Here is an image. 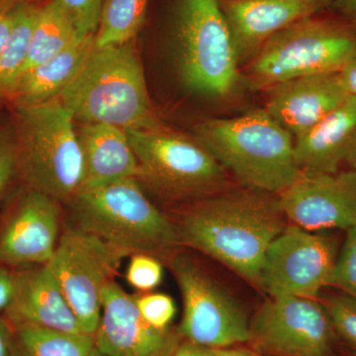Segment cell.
I'll return each instance as SVG.
<instances>
[{
	"instance_id": "obj_1",
	"label": "cell",
	"mask_w": 356,
	"mask_h": 356,
	"mask_svg": "<svg viewBox=\"0 0 356 356\" xmlns=\"http://www.w3.org/2000/svg\"><path fill=\"white\" fill-rule=\"evenodd\" d=\"M278 199L250 191L201 201L177 227L179 242L259 284L267 248L285 226Z\"/></svg>"
},
{
	"instance_id": "obj_2",
	"label": "cell",
	"mask_w": 356,
	"mask_h": 356,
	"mask_svg": "<svg viewBox=\"0 0 356 356\" xmlns=\"http://www.w3.org/2000/svg\"><path fill=\"white\" fill-rule=\"evenodd\" d=\"M57 99L76 124H106L123 130L161 126L134 41L95 44L79 74Z\"/></svg>"
},
{
	"instance_id": "obj_3",
	"label": "cell",
	"mask_w": 356,
	"mask_h": 356,
	"mask_svg": "<svg viewBox=\"0 0 356 356\" xmlns=\"http://www.w3.org/2000/svg\"><path fill=\"white\" fill-rule=\"evenodd\" d=\"M194 135L252 191L280 194L303 175L295 163L294 138L266 109L208 119L195 126Z\"/></svg>"
},
{
	"instance_id": "obj_4",
	"label": "cell",
	"mask_w": 356,
	"mask_h": 356,
	"mask_svg": "<svg viewBox=\"0 0 356 356\" xmlns=\"http://www.w3.org/2000/svg\"><path fill=\"white\" fill-rule=\"evenodd\" d=\"M329 9L295 21L271 37L248 62L250 83L269 89L296 77L339 74L356 51V25Z\"/></svg>"
},
{
	"instance_id": "obj_5",
	"label": "cell",
	"mask_w": 356,
	"mask_h": 356,
	"mask_svg": "<svg viewBox=\"0 0 356 356\" xmlns=\"http://www.w3.org/2000/svg\"><path fill=\"white\" fill-rule=\"evenodd\" d=\"M72 225L127 254H154L175 247L177 227L145 195L138 178L83 187L67 202Z\"/></svg>"
},
{
	"instance_id": "obj_6",
	"label": "cell",
	"mask_w": 356,
	"mask_h": 356,
	"mask_svg": "<svg viewBox=\"0 0 356 356\" xmlns=\"http://www.w3.org/2000/svg\"><path fill=\"white\" fill-rule=\"evenodd\" d=\"M20 172L30 188L67 202L83 181V159L76 122L57 98L15 106Z\"/></svg>"
},
{
	"instance_id": "obj_7",
	"label": "cell",
	"mask_w": 356,
	"mask_h": 356,
	"mask_svg": "<svg viewBox=\"0 0 356 356\" xmlns=\"http://www.w3.org/2000/svg\"><path fill=\"white\" fill-rule=\"evenodd\" d=\"M173 39L187 88L214 99L235 95L243 76L219 0H177Z\"/></svg>"
},
{
	"instance_id": "obj_8",
	"label": "cell",
	"mask_w": 356,
	"mask_h": 356,
	"mask_svg": "<svg viewBox=\"0 0 356 356\" xmlns=\"http://www.w3.org/2000/svg\"><path fill=\"white\" fill-rule=\"evenodd\" d=\"M139 165L138 179L172 195L207 193L225 181V168L197 140L163 127L125 130Z\"/></svg>"
},
{
	"instance_id": "obj_9",
	"label": "cell",
	"mask_w": 356,
	"mask_h": 356,
	"mask_svg": "<svg viewBox=\"0 0 356 356\" xmlns=\"http://www.w3.org/2000/svg\"><path fill=\"white\" fill-rule=\"evenodd\" d=\"M127 254L72 225L60 236L55 254L47 264L84 334L95 336L102 317L103 288Z\"/></svg>"
},
{
	"instance_id": "obj_10",
	"label": "cell",
	"mask_w": 356,
	"mask_h": 356,
	"mask_svg": "<svg viewBox=\"0 0 356 356\" xmlns=\"http://www.w3.org/2000/svg\"><path fill=\"white\" fill-rule=\"evenodd\" d=\"M172 270L184 301L177 330L184 339L215 350L250 341L245 312L195 262L179 255L172 259Z\"/></svg>"
},
{
	"instance_id": "obj_11",
	"label": "cell",
	"mask_w": 356,
	"mask_h": 356,
	"mask_svg": "<svg viewBox=\"0 0 356 356\" xmlns=\"http://www.w3.org/2000/svg\"><path fill=\"white\" fill-rule=\"evenodd\" d=\"M336 261L331 238L292 225L267 248L259 284L270 297L315 298L329 284Z\"/></svg>"
},
{
	"instance_id": "obj_12",
	"label": "cell",
	"mask_w": 356,
	"mask_h": 356,
	"mask_svg": "<svg viewBox=\"0 0 356 356\" xmlns=\"http://www.w3.org/2000/svg\"><path fill=\"white\" fill-rule=\"evenodd\" d=\"M250 327V341L273 355L327 356L331 351V320L314 298L271 297Z\"/></svg>"
},
{
	"instance_id": "obj_13",
	"label": "cell",
	"mask_w": 356,
	"mask_h": 356,
	"mask_svg": "<svg viewBox=\"0 0 356 356\" xmlns=\"http://www.w3.org/2000/svg\"><path fill=\"white\" fill-rule=\"evenodd\" d=\"M277 199L285 218L307 231L353 228L356 226V170L303 172Z\"/></svg>"
},
{
	"instance_id": "obj_14",
	"label": "cell",
	"mask_w": 356,
	"mask_h": 356,
	"mask_svg": "<svg viewBox=\"0 0 356 356\" xmlns=\"http://www.w3.org/2000/svg\"><path fill=\"white\" fill-rule=\"evenodd\" d=\"M93 337L96 350L106 356H172L184 339L178 330L152 327L135 297L113 280L103 288L102 317Z\"/></svg>"
},
{
	"instance_id": "obj_15",
	"label": "cell",
	"mask_w": 356,
	"mask_h": 356,
	"mask_svg": "<svg viewBox=\"0 0 356 356\" xmlns=\"http://www.w3.org/2000/svg\"><path fill=\"white\" fill-rule=\"evenodd\" d=\"M58 238V202L30 188L0 229V264L25 269L48 264Z\"/></svg>"
},
{
	"instance_id": "obj_16",
	"label": "cell",
	"mask_w": 356,
	"mask_h": 356,
	"mask_svg": "<svg viewBox=\"0 0 356 356\" xmlns=\"http://www.w3.org/2000/svg\"><path fill=\"white\" fill-rule=\"evenodd\" d=\"M267 90L266 111L294 139L315 128L350 95L339 74L296 77Z\"/></svg>"
},
{
	"instance_id": "obj_17",
	"label": "cell",
	"mask_w": 356,
	"mask_h": 356,
	"mask_svg": "<svg viewBox=\"0 0 356 356\" xmlns=\"http://www.w3.org/2000/svg\"><path fill=\"white\" fill-rule=\"evenodd\" d=\"M14 274L13 299L4 313L11 325H32L70 334H84L48 264L29 267Z\"/></svg>"
},
{
	"instance_id": "obj_18",
	"label": "cell",
	"mask_w": 356,
	"mask_h": 356,
	"mask_svg": "<svg viewBox=\"0 0 356 356\" xmlns=\"http://www.w3.org/2000/svg\"><path fill=\"white\" fill-rule=\"evenodd\" d=\"M240 65L250 62L276 33L320 13L307 0H219Z\"/></svg>"
},
{
	"instance_id": "obj_19",
	"label": "cell",
	"mask_w": 356,
	"mask_h": 356,
	"mask_svg": "<svg viewBox=\"0 0 356 356\" xmlns=\"http://www.w3.org/2000/svg\"><path fill=\"white\" fill-rule=\"evenodd\" d=\"M294 159L304 173L356 170V96H348L325 120L294 139Z\"/></svg>"
},
{
	"instance_id": "obj_20",
	"label": "cell",
	"mask_w": 356,
	"mask_h": 356,
	"mask_svg": "<svg viewBox=\"0 0 356 356\" xmlns=\"http://www.w3.org/2000/svg\"><path fill=\"white\" fill-rule=\"evenodd\" d=\"M76 128L83 159L81 188L138 178L139 165L125 130L106 124H76Z\"/></svg>"
},
{
	"instance_id": "obj_21",
	"label": "cell",
	"mask_w": 356,
	"mask_h": 356,
	"mask_svg": "<svg viewBox=\"0 0 356 356\" xmlns=\"http://www.w3.org/2000/svg\"><path fill=\"white\" fill-rule=\"evenodd\" d=\"M95 44V37L76 40L55 57L25 72L9 98L15 106L56 99L79 74Z\"/></svg>"
},
{
	"instance_id": "obj_22",
	"label": "cell",
	"mask_w": 356,
	"mask_h": 356,
	"mask_svg": "<svg viewBox=\"0 0 356 356\" xmlns=\"http://www.w3.org/2000/svg\"><path fill=\"white\" fill-rule=\"evenodd\" d=\"M13 327V356H88L95 337L70 334L32 325Z\"/></svg>"
},
{
	"instance_id": "obj_23",
	"label": "cell",
	"mask_w": 356,
	"mask_h": 356,
	"mask_svg": "<svg viewBox=\"0 0 356 356\" xmlns=\"http://www.w3.org/2000/svg\"><path fill=\"white\" fill-rule=\"evenodd\" d=\"M76 40L79 39L76 30L58 2L49 0L39 7L22 76L36 65L55 57Z\"/></svg>"
},
{
	"instance_id": "obj_24",
	"label": "cell",
	"mask_w": 356,
	"mask_h": 356,
	"mask_svg": "<svg viewBox=\"0 0 356 356\" xmlns=\"http://www.w3.org/2000/svg\"><path fill=\"white\" fill-rule=\"evenodd\" d=\"M38 9L32 2L14 6L13 28L0 55V98L10 97L24 72Z\"/></svg>"
},
{
	"instance_id": "obj_25",
	"label": "cell",
	"mask_w": 356,
	"mask_h": 356,
	"mask_svg": "<svg viewBox=\"0 0 356 356\" xmlns=\"http://www.w3.org/2000/svg\"><path fill=\"white\" fill-rule=\"evenodd\" d=\"M149 0H103L99 27L95 35L97 47L133 42L146 19Z\"/></svg>"
},
{
	"instance_id": "obj_26",
	"label": "cell",
	"mask_w": 356,
	"mask_h": 356,
	"mask_svg": "<svg viewBox=\"0 0 356 356\" xmlns=\"http://www.w3.org/2000/svg\"><path fill=\"white\" fill-rule=\"evenodd\" d=\"M76 30L77 38L95 37L99 27L103 0H56Z\"/></svg>"
},
{
	"instance_id": "obj_27",
	"label": "cell",
	"mask_w": 356,
	"mask_h": 356,
	"mask_svg": "<svg viewBox=\"0 0 356 356\" xmlns=\"http://www.w3.org/2000/svg\"><path fill=\"white\" fill-rule=\"evenodd\" d=\"M327 286L339 288L356 299V226L348 229L341 257L337 259Z\"/></svg>"
},
{
	"instance_id": "obj_28",
	"label": "cell",
	"mask_w": 356,
	"mask_h": 356,
	"mask_svg": "<svg viewBox=\"0 0 356 356\" xmlns=\"http://www.w3.org/2000/svg\"><path fill=\"white\" fill-rule=\"evenodd\" d=\"M332 329L356 348V299L348 295H336L325 307Z\"/></svg>"
},
{
	"instance_id": "obj_29",
	"label": "cell",
	"mask_w": 356,
	"mask_h": 356,
	"mask_svg": "<svg viewBox=\"0 0 356 356\" xmlns=\"http://www.w3.org/2000/svg\"><path fill=\"white\" fill-rule=\"evenodd\" d=\"M135 298L138 310L147 323L158 330L170 329L177 313L172 297L163 293H152Z\"/></svg>"
},
{
	"instance_id": "obj_30",
	"label": "cell",
	"mask_w": 356,
	"mask_h": 356,
	"mask_svg": "<svg viewBox=\"0 0 356 356\" xmlns=\"http://www.w3.org/2000/svg\"><path fill=\"white\" fill-rule=\"evenodd\" d=\"M163 277V266L151 254H135L129 262L126 278L139 291H151L161 284Z\"/></svg>"
},
{
	"instance_id": "obj_31",
	"label": "cell",
	"mask_w": 356,
	"mask_h": 356,
	"mask_svg": "<svg viewBox=\"0 0 356 356\" xmlns=\"http://www.w3.org/2000/svg\"><path fill=\"white\" fill-rule=\"evenodd\" d=\"M18 172L19 156L15 135L0 130V200Z\"/></svg>"
},
{
	"instance_id": "obj_32",
	"label": "cell",
	"mask_w": 356,
	"mask_h": 356,
	"mask_svg": "<svg viewBox=\"0 0 356 356\" xmlns=\"http://www.w3.org/2000/svg\"><path fill=\"white\" fill-rule=\"evenodd\" d=\"M14 280L15 274L0 264V314L6 313L13 299Z\"/></svg>"
},
{
	"instance_id": "obj_33",
	"label": "cell",
	"mask_w": 356,
	"mask_h": 356,
	"mask_svg": "<svg viewBox=\"0 0 356 356\" xmlns=\"http://www.w3.org/2000/svg\"><path fill=\"white\" fill-rule=\"evenodd\" d=\"M14 6L0 7V55L7 43L14 18Z\"/></svg>"
},
{
	"instance_id": "obj_34",
	"label": "cell",
	"mask_w": 356,
	"mask_h": 356,
	"mask_svg": "<svg viewBox=\"0 0 356 356\" xmlns=\"http://www.w3.org/2000/svg\"><path fill=\"white\" fill-rule=\"evenodd\" d=\"M172 356H216V350L185 339L179 343Z\"/></svg>"
},
{
	"instance_id": "obj_35",
	"label": "cell",
	"mask_w": 356,
	"mask_h": 356,
	"mask_svg": "<svg viewBox=\"0 0 356 356\" xmlns=\"http://www.w3.org/2000/svg\"><path fill=\"white\" fill-rule=\"evenodd\" d=\"M13 327L6 318L0 317V356H13Z\"/></svg>"
},
{
	"instance_id": "obj_36",
	"label": "cell",
	"mask_w": 356,
	"mask_h": 356,
	"mask_svg": "<svg viewBox=\"0 0 356 356\" xmlns=\"http://www.w3.org/2000/svg\"><path fill=\"white\" fill-rule=\"evenodd\" d=\"M339 76L348 92L356 96V51L339 72Z\"/></svg>"
},
{
	"instance_id": "obj_37",
	"label": "cell",
	"mask_w": 356,
	"mask_h": 356,
	"mask_svg": "<svg viewBox=\"0 0 356 356\" xmlns=\"http://www.w3.org/2000/svg\"><path fill=\"white\" fill-rule=\"evenodd\" d=\"M331 8L356 25V0H334Z\"/></svg>"
},
{
	"instance_id": "obj_38",
	"label": "cell",
	"mask_w": 356,
	"mask_h": 356,
	"mask_svg": "<svg viewBox=\"0 0 356 356\" xmlns=\"http://www.w3.org/2000/svg\"><path fill=\"white\" fill-rule=\"evenodd\" d=\"M216 356H255L250 351L234 350V348H219L216 350Z\"/></svg>"
},
{
	"instance_id": "obj_39",
	"label": "cell",
	"mask_w": 356,
	"mask_h": 356,
	"mask_svg": "<svg viewBox=\"0 0 356 356\" xmlns=\"http://www.w3.org/2000/svg\"><path fill=\"white\" fill-rule=\"evenodd\" d=\"M307 1L315 6L318 11H324L331 8L334 0H307Z\"/></svg>"
},
{
	"instance_id": "obj_40",
	"label": "cell",
	"mask_w": 356,
	"mask_h": 356,
	"mask_svg": "<svg viewBox=\"0 0 356 356\" xmlns=\"http://www.w3.org/2000/svg\"><path fill=\"white\" fill-rule=\"evenodd\" d=\"M33 0H0V7L14 6V4L22 3V2H32Z\"/></svg>"
},
{
	"instance_id": "obj_41",
	"label": "cell",
	"mask_w": 356,
	"mask_h": 356,
	"mask_svg": "<svg viewBox=\"0 0 356 356\" xmlns=\"http://www.w3.org/2000/svg\"><path fill=\"white\" fill-rule=\"evenodd\" d=\"M88 356H106L103 355V353H100V351H98L96 350L95 348H93V350H91V353H89Z\"/></svg>"
}]
</instances>
